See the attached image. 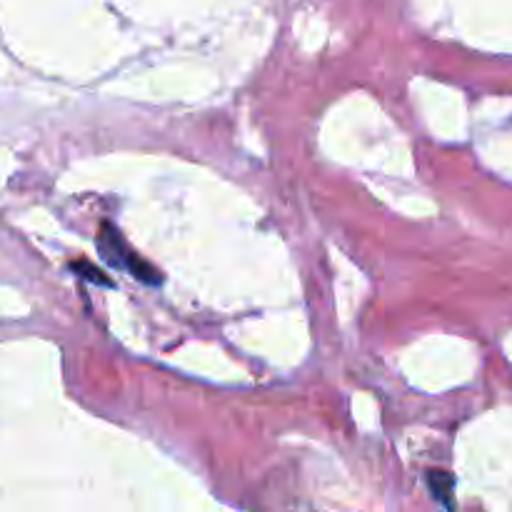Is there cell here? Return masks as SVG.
<instances>
[{
    "instance_id": "obj_1",
    "label": "cell",
    "mask_w": 512,
    "mask_h": 512,
    "mask_svg": "<svg viewBox=\"0 0 512 512\" xmlns=\"http://www.w3.org/2000/svg\"><path fill=\"white\" fill-rule=\"evenodd\" d=\"M98 245H100V253L108 258V263L118 265V268H125L130 275L143 280V283H158L160 280L158 270H153L145 260H140L138 255L128 248V243L120 238L118 230L103 225V233H100Z\"/></svg>"
},
{
    "instance_id": "obj_2",
    "label": "cell",
    "mask_w": 512,
    "mask_h": 512,
    "mask_svg": "<svg viewBox=\"0 0 512 512\" xmlns=\"http://www.w3.org/2000/svg\"><path fill=\"white\" fill-rule=\"evenodd\" d=\"M430 480V488H433V495L435 498H440V503L443 505H453V500H450V490H453V480L448 478L445 473H440V470H433V473L428 475Z\"/></svg>"
}]
</instances>
